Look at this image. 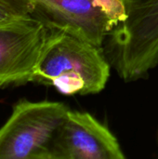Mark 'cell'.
I'll list each match as a JSON object with an SVG mask.
<instances>
[{"label": "cell", "instance_id": "6da1fadb", "mask_svg": "<svg viewBox=\"0 0 158 159\" xmlns=\"http://www.w3.org/2000/svg\"><path fill=\"white\" fill-rule=\"evenodd\" d=\"M110 71L102 48L50 27L34 83L66 96L96 94L106 87Z\"/></svg>", "mask_w": 158, "mask_h": 159}, {"label": "cell", "instance_id": "5b68a950", "mask_svg": "<svg viewBox=\"0 0 158 159\" xmlns=\"http://www.w3.org/2000/svg\"><path fill=\"white\" fill-rule=\"evenodd\" d=\"M144 21L158 34V0H133Z\"/></svg>", "mask_w": 158, "mask_h": 159}, {"label": "cell", "instance_id": "52a82bcc", "mask_svg": "<svg viewBox=\"0 0 158 159\" xmlns=\"http://www.w3.org/2000/svg\"><path fill=\"white\" fill-rule=\"evenodd\" d=\"M25 16V15H24ZM20 17V15H16L3 7H0V24H3V23H6V22H8L16 18Z\"/></svg>", "mask_w": 158, "mask_h": 159}, {"label": "cell", "instance_id": "277c9868", "mask_svg": "<svg viewBox=\"0 0 158 159\" xmlns=\"http://www.w3.org/2000/svg\"><path fill=\"white\" fill-rule=\"evenodd\" d=\"M110 129L87 112L69 110L51 148V159H124Z\"/></svg>", "mask_w": 158, "mask_h": 159}, {"label": "cell", "instance_id": "3957f363", "mask_svg": "<svg viewBox=\"0 0 158 159\" xmlns=\"http://www.w3.org/2000/svg\"><path fill=\"white\" fill-rule=\"evenodd\" d=\"M49 31L34 15L0 24V89L34 82Z\"/></svg>", "mask_w": 158, "mask_h": 159}, {"label": "cell", "instance_id": "8992f818", "mask_svg": "<svg viewBox=\"0 0 158 159\" xmlns=\"http://www.w3.org/2000/svg\"><path fill=\"white\" fill-rule=\"evenodd\" d=\"M0 7L20 16L33 15L35 11L33 0H0Z\"/></svg>", "mask_w": 158, "mask_h": 159}, {"label": "cell", "instance_id": "7a4b0ae2", "mask_svg": "<svg viewBox=\"0 0 158 159\" xmlns=\"http://www.w3.org/2000/svg\"><path fill=\"white\" fill-rule=\"evenodd\" d=\"M69 107L60 102L20 100L0 128V159H51Z\"/></svg>", "mask_w": 158, "mask_h": 159}]
</instances>
